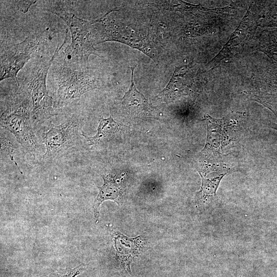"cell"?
<instances>
[{
  "mask_svg": "<svg viewBox=\"0 0 277 277\" xmlns=\"http://www.w3.org/2000/svg\"><path fill=\"white\" fill-rule=\"evenodd\" d=\"M16 2L18 9L24 13L27 12L30 6L36 2L35 1H17Z\"/></svg>",
  "mask_w": 277,
  "mask_h": 277,
  "instance_id": "cell-14",
  "label": "cell"
},
{
  "mask_svg": "<svg viewBox=\"0 0 277 277\" xmlns=\"http://www.w3.org/2000/svg\"><path fill=\"white\" fill-rule=\"evenodd\" d=\"M259 17L248 10L240 25L231 34L228 42L219 54L210 62L215 65L226 57L240 52L244 45L253 36L258 26Z\"/></svg>",
  "mask_w": 277,
  "mask_h": 277,
  "instance_id": "cell-7",
  "label": "cell"
},
{
  "mask_svg": "<svg viewBox=\"0 0 277 277\" xmlns=\"http://www.w3.org/2000/svg\"><path fill=\"white\" fill-rule=\"evenodd\" d=\"M16 147L14 143L11 141L5 134L4 132L1 130V156L9 157L11 161L15 165L16 167L21 171L18 165L14 159V153Z\"/></svg>",
  "mask_w": 277,
  "mask_h": 277,
  "instance_id": "cell-12",
  "label": "cell"
},
{
  "mask_svg": "<svg viewBox=\"0 0 277 277\" xmlns=\"http://www.w3.org/2000/svg\"><path fill=\"white\" fill-rule=\"evenodd\" d=\"M111 234L116 256L121 265L131 273L130 264L138 254L140 247V237L128 238L119 231L113 230Z\"/></svg>",
  "mask_w": 277,
  "mask_h": 277,
  "instance_id": "cell-9",
  "label": "cell"
},
{
  "mask_svg": "<svg viewBox=\"0 0 277 277\" xmlns=\"http://www.w3.org/2000/svg\"><path fill=\"white\" fill-rule=\"evenodd\" d=\"M103 184L97 187L99 191L93 205L94 217L97 219L100 216V207L105 201L111 200L119 204L122 196V188L117 181L116 175L108 174L101 175Z\"/></svg>",
  "mask_w": 277,
  "mask_h": 277,
  "instance_id": "cell-10",
  "label": "cell"
},
{
  "mask_svg": "<svg viewBox=\"0 0 277 277\" xmlns=\"http://www.w3.org/2000/svg\"><path fill=\"white\" fill-rule=\"evenodd\" d=\"M58 97L62 101H71L84 93L102 87L101 80L88 72L75 70L61 66L57 75Z\"/></svg>",
  "mask_w": 277,
  "mask_h": 277,
  "instance_id": "cell-6",
  "label": "cell"
},
{
  "mask_svg": "<svg viewBox=\"0 0 277 277\" xmlns=\"http://www.w3.org/2000/svg\"><path fill=\"white\" fill-rule=\"evenodd\" d=\"M118 132V124L110 115L108 118L100 117L95 135L88 136L82 131V135L90 146H104L113 140Z\"/></svg>",
  "mask_w": 277,
  "mask_h": 277,
  "instance_id": "cell-11",
  "label": "cell"
},
{
  "mask_svg": "<svg viewBox=\"0 0 277 277\" xmlns=\"http://www.w3.org/2000/svg\"><path fill=\"white\" fill-rule=\"evenodd\" d=\"M67 35L62 45H58L49 61L39 64L31 74L25 84L27 93L31 97L32 104L31 118L33 122H40L55 115L53 109V100L48 92L46 77L48 70L58 51L67 41Z\"/></svg>",
  "mask_w": 277,
  "mask_h": 277,
  "instance_id": "cell-3",
  "label": "cell"
},
{
  "mask_svg": "<svg viewBox=\"0 0 277 277\" xmlns=\"http://www.w3.org/2000/svg\"><path fill=\"white\" fill-rule=\"evenodd\" d=\"M43 39L40 35H30L21 43L6 49L1 55L0 80L13 78L18 83V72L35 55Z\"/></svg>",
  "mask_w": 277,
  "mask_h": 277,
  "instance_id": "cell-5",
  "label": "cell"
},
{
  "mask_svg": "<svg viewBox=\"0 0 277 277\" xmlns=\"http://www.w3.org/2000/svg\"><path fill=\"white\" fill-rule=\"evenodd\" d=\"M135 66L131 67V80L129 89L122 99V108L127 115L141 117L151 115L155 108L150 105L145 97L139 92L135 85L133 72Z\"/></svg>",
  "mask_w": 277,
  "mask_h": 277,
  "instance_id": "cell-8",
  "label": "cell"
},
{
  "mask_svg": "<svg viewBox=\"0 0 277 277\" xmlns=\"http://www.w3.org/2000/svg\"><path fill=\"white\" fill-rule=\"evenodd\" d=\"M50 11L61 17L69 27L71 42L65 50L67 58L73 62H87L90 54H96L94 45L97 44L92 21L79 18L58 7Z\"/></svg>",
  "mask_w": 277,
  "mask_h": 277,
  "instance_id": "cell-2",
  "label": "cell"
},
{
  "mask_svg": "<svg viewBox=\"0 0 277 277\" xmlns=\"http://www.w3.org/2000/svg\"><path fill=\"white\" fill-rule=\"evenodd\" d=\"M32 104L28 97L16 94L1 106V127L13 134L24 150L35 156L38 148L32 125Z\"/></svg>",
  "mask_w": 277,
  "mask_h": 277,
  "instance_id": "cell-1",
  "label": "cell"
},
{
  "mask_svg": "<svg viewBox=\"0 0 277 277\" xmlns=\"http://www.w3.org/2000/svg\"><path fill=\"white\" fill-rule=\"evenodd\" d=\"M83 121L78 117H71L62 123L50 125L44 134L46 151L43 159L51 162L76 147L81 141Z\"/></svg>",
  "mask_w": 277,
  "mask_h": 277,
  "instance_id": "cell-4",
  "label": "cell"
},
{
  "mask_svg": "<svg viewBox=\"0 0 277 277\" xmlns=\"http://www.w3.org/2000/svg\"><path fill=\"white\" fill-rule=\"evenodd\" d=\"M82 270L80 265L73 268L60 269L51 273L48 277H76Z\"/></svg>",
  "mask_w": 277,
  "mask_h": 277,
  "instance_id": "cell-13",
  "label": "cell"
}]
</instances>
